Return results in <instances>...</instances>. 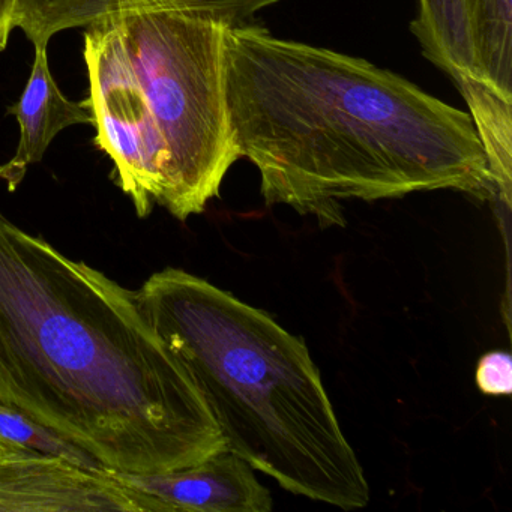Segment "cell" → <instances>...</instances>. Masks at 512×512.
<instances>
[{"mask_svg": "<svg viewBox=\"0 0 512 512\" xmlns=\"http://www.w3.org/2000/svg\"><path fill=\"white\" fill-rule=\"evenodd\" d=\"M0 403L112 472L158 475L227 449L137 292L2 214Z\"/></svg>", "mask_w": 512, "mask_h": 512, "instance_id": "cell-1", "label": "cell"}, {"mask_svg": "<svg viewBox=\"0 0 512 512\" xmlns=\"http://www.w3.org/2000/svg\"><path fill=\"white\" fill-rule=\"evenodd\" d=\"M227 97L266 205L344 226L343 200L454 190L494 197L469 112L365 59L229 28Z\"/></svg>", "mask_w": 512, "mask_h": 512, "instance_id": "cell-2", "label": "cell"}, {"mask_svg": "<svg viewBox=\"0 0 512 512\" xmlns=\"http://www.w3.org/2000/svg\"><path fill=\"white\" fill-rule=\"evenodd\" d=\"M136 292L229 451L296 496L347 511L370 503L367 476L301 338L182 269L155 272Z\"/></svg>", "mask_w": 512, "mask_h": 512, "instance_id": "cell-3", "label": "cell"}, {"mask_svg": "<svg viewBox=\"0 0 512 512\" xmlns=\"http://www.w3.org/2000/svg\"><path fill=\"white\" fill-rule=\"evenodd\" d=\"M229 26L140 10L86 29L95 145L140 218L155 203L187 221L220 196L241 160L227 97Z\"/></svg>", "mask_w": 512, "mask_h": 512, "instance_id": "cell-4", "label": "cell"}, {"mask_svg": "<svg viewBox=\"0 0 512 512\" xmlns=\"http://www.w3.org/2000/svg\"><path fill=\"white\" fill-rule=\"evenodd\" d=\"M160 512L157 503L58 455L25 449L0 458V512Z\"/></svg>", "mask_w": 512, "mask_h": 512, "instance_id": "cell-5", "label": "cell"}, {"mask_svg": "<svg viewBox=\"0 0 512 512\" xmlns=\"http://www.w3.org/2000/svg\"><path fill=\"white\" fill-rule=\"evenodd\" d=\"M112 472V470H110ZM157 503L160 512H269L272 496L254 469L229 449L158 475L112 472Z\"/></svg>", "mask_w": 512, "mask_h": 512, "instance_id": "cell-6", "label": "cell"}, {"mask_svg": "<svg viewBox=\"0 0 512 512\" xmlns=\"http://www.w3.org/2000/svg\"><path fill=\"white\" fill-rule=\"evenodd\" d=\"M280 0H16L14 29L34 46L68 29L86 28L110 17L140 10L176 11L211 17L229 28L251 23L256 14Z\"/></svg>", "mask_w": 512, "mask_h": 512, "instance_id": "cell-7", "label": "cell"}, {"mask_svg": "<svg viewBox=\"0 0 512 512\" xmlns=\"http://www.w3.org/2000/svg\"><path fill=\"white\" fill-rule=\"evenodd\" d=\"M47 47L35 46L34 65L28 85L19 103L11 107L20 125V140L16 154L0 166V179L14 193L25 181L29 167L43 160L49 146L61 131L74 125H94V115L86 100H68L49 67Z\"/></svg>", "mask_w": 512, "mask_h": 512, "instance_id": "cell-8", "label": "cell"}, {"mask_svg": "<svg viewBox=\"0 0 512 512\" xmlns=\"http://www.w3.org/2000/svg\"><path fill=\"white\" fill-rule=\"evenodd\" d=\"M466 100L476 136L484 151L494 197L511 206L512 182V100L497 94L475 77L455 80Z\"/></svg>", "mask_w": 512, "mask_h": 512, "instance_id": "cell-9", "label": "cell"}, {"mask_svg": "<svg viewBox=\"0 0 512 512\" xmlns=\"http://www.w3.org/2000/svg\"><path fill=\"white\" fill-rule=\"evenodd\" d=\"M412 32L425 58L454 82L461 77L478 79L464 0H418Z\"/></svg>", "mask_w": 512, "mask_h": 512, "instance_id": "cell-10", "label": "cell"}, {"mask_svg": "<svg viewBox=\"0 0 512 512\" xmlns=\"http://www.w3.org/2000/svg\"><path fill=\"white\" fill-rule=\"evenodd\" d=\"M481 82L512 100V0H464Z\"/></svg>", "mask_w": 512, "mask_h": 512, "instance_id": "cell-11", "label": "cell"}, {"mask_svg": "<svg viewBox=\"0 0 512 512\" xmlns=\"http://www.w3.org/2000/svg\"><path fill=\"white\" fill-rule=\"evenodd\" d=\"M0 437H4L8 442L25 446V448L34 449V451L58 455L65 460L88 467V469L106 470L85 452L68 445L64 440L53 436L49 431L43 430L34 422L26 419L25 416L17 413L16 410L10 409L2 403H0Z\"/></svg>", "mask_w": 512, "mask_h": 512, "instance_id": "cell-12", "label": "cell"}, {"mask_svg": "<svg viewBox=\"0 0 512 512\" xmlns=\"http://www.w3.org/2000/svg\"><path fill=\"white\" fill-rule=\"evenodd\" d=\"M476 386L479 391L491 397L511 395L512 358L505 350L485 353L476 365Z\"/></svg>", "mask_w": 512, "mask_h": 512, "instance_id": "cell-13", "label": "cell"}, {"mask_svg": "<svg viewBox=\"0 0 512 512\" xmlns=\"http://www.w3.org/2000/svg\"><path fill=\"white\" fill-rule=\"evenodd\" d=\"M14 7L16 0H0V52L7 49L14 29Z\"/></svg>", "mask_w": 512, "mask_h": 512, "instance_id": "cell-14", "label": "cell"}, {"mask_svg": "<svg viewBox=\"0 0 512 512\" xmlns=\"http://www.w3.org/2000/svg\"><path fill=\"white\" fill-rule=\"evenodd\" d=\"M25 446L17 445V443L8 442L4 437H0V458L8 457V455L17 454V452L25 451Z\"/></svg>", "mask_w": 512, "mask_h": 512, "instance_id": "cell-15", "label": "cell"}]
</instances>
